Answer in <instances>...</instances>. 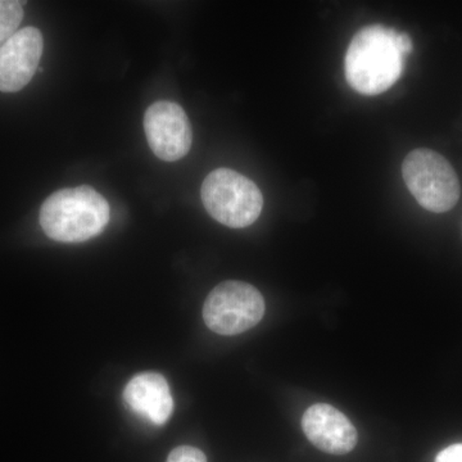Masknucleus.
<instances>
[{"label":"nucleus","instance_id":"obj_8","mask_svg":"<svg viewBox=\"0 0 462 462\" xmlns=\"http://www.w3.org/2000/svg\"><path fill=\"white\" fill-rule=\"evenodd\" d=\"M302 430L310 442L330 455H346L357 445V430L345 413L327 403H316L303 413Z\"/></svg>","mask_w":462,"mask_h":462},{"label":"nucleus","instance_id":"obj_5","mask_svg":"<svg viewBox=\"0 0 462 462\" xmlns=\"http://www.w3.org/2000/svg\"><path fill=\"white\" fill-rule=\"evenodd\" d=\"M263 294L254 285L243 282H224L207 297L203 320L208 329L220 336H238L263 320Z\"/></svg>","mask_w":462,"mask_h":462},{"label":"nucleus","instance_id":"obj_6","mask_svg":"<svg viewBox=\"0 0 462 462\" xmlns=\"http://www.w3.org/2000/svg\"><path fill=\"white\" fill-rule=\"evenodd\" d=\"M144 132L152 152L160 160L175 162L189 153L193 130L189 118L178 103L160 100L144 115Z\"/></svg>","mask_w":462,"mask_h":462},{"label":"nucleus","instance_id":"obj_3","mask_svg":"<svg viewBox=\"0 0 462 462\" xmlns=\"http://www.w3.org/2000/svg\"><path fill=\"white\" fill-rule=\"evenodd\" d=\"M200 194L207 212L233 229L254 224L263 211V197L257 185L234 170L217 169L208 173Z\"/></svg>","mask_w":462,"mask_h":462},{"label":"nucleus","instance_id":"obj_1","mask_svg":"<svg viewBox=\"0 0 462 462\" xmlns=\"http://www.w3.org/2000/svg\"><path fill=\"white\" fill-rule=\"evenodd\" d=\"M401 32L382 25L364 27L356 33L346 54L348 84L364 96L391 89L403 72Z\"/></svg>","mask_w":462,"mask_h":462},{"label":"nucleus","instance_id":"obj_4","mask_svg":"<svg viewBox=\"0 0 462 462\" xmlns=\"http://www.w3.org/2000/svg\"><path fill=\"white\" fill-rule=\"evenodd\" d=\"M403 180L419 205L436 214H443L457 205L460 181L454 167L431 149L410 152L402 163Z\"/></svg>","mask_w":462,"mask_h":462},{"label":"nucleus","instance_id":"obj_11","mask_svg":"<svg viewBox=\"0 0 462 462\" xmlns=\"http://www.w3.org/2000/svg\"><path fill=\"white\" fill-rule=\"evenodd\" d=\"M167 462H207L206 455L196 447L181 446L172 449Z\"/></svg>","mask_w":462,"mask_h":462},{"label":"nucleus","instance_id":"obj_12","mask_svg":"<svg viewBox=\"0 0 462 462\" xmlns=\"http://www.w3.org/2000/svg\"><path fill=\"white\" fill-rule=\"evenodd\" d=\"M434 462H462V443H456L442 449Z\"/></svg>","mask_w":462,"mask_h":462},{"label":"nucleus","instance_id":"obj_10","mask_svg":"<svg viewBox=\"0 0 462 462\" xmlns=\"http://www.w3.org/2000/svg\"><path fill=\"white\" fill-rule=\"evenodd\" d=\"M25 2L0 0V47L18 32L23 20Z\"/></svg>","mask_w":462,"mask_h":462},{"label":"nucleus","instance_id":"obj_2","mask_svg":"<svg viewBox=\"0 0 462 462\" xmlns=\"http://www.w3.org/2000/svg\"><path fill=\"white\" fill-rule=\"evenodd\" d=\"M111 209L105 197L88 185L58 190L42 203L39 220L44 233L60 243H81L98 236Z\"/></svg>","mask_w":462,"mask_h":462},{"label":"nucleus","instance_id":"obj_9","mask_svg":"<svg viewBox=\"0 0 462 462\" xmlns=\"http://www.w3.org/2000/svg\"><path fill=\"white\" fill-rule=\"evenodd\" d=\"M124 400L133 412L154 425H163L173 411L169 383L161 374L147 372L134 376L124 391Z\"/></svg>","mask_w":462,"mask_h":462},{"label":"nucleus","instance_id":"obj_7","mask_svg":"<svg viewBox=\"0 0 462 462\" xmlns=\"http://www.w3.org/2000/svg\"><path fill=\"white\" fill-rule=\"evenodd\" d=\"M42 47L41 30L32 26L18 30L0 47V91L16 93L32 80L41 63Z\"/></svg>","mask_w":462,"mask_h":462}]
</instances>
